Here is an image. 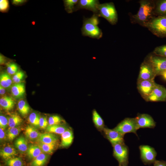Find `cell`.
Masks as SVG:
<instances>
[{
    "label": "cell",
    "mask_w": 166,
    "mask_h": 166,
    "mask_svg": "<svg viewBox=\"0 0 166 166\" xmlns=\"http://www.w3.org/2000/svg\"><path fill=\"white\" fill-rule=\"evenodd\" d=\"M139 2V10L136 14L132 15L131 20L132 23L145 27L150 21L156 17L155 13L156 1L141 0Z\"/></svg>",
    "instance_id": "cell-1"
},
{
    "label": "cell",
    "mask_w": 166,
    "mask_h": 166,
    "mask_svg": "<svg viewBox=\"0 0 166 166\" xmlns=\"http://www.w3.org/2000/svg\"><path fill=\"white\" fill-rule=\"evenodd\" d=\"M152 34L160 38L166 37V16H156L150 21L145 27Z\"/></svg>",
    "instance_id": "cell-2"
},
{
    "label": "cell",
    "mask_w": 166,
    "mask_h": 166,
    "mask_svg": "<svg viewBox=\"0 0 166 166\" xmlns=\"http://www.w3.org/2000/svg\"><path fill=\"white\" fill-rule=\"evenodd\" d=\"M98 15L105 19L110 24L114 25L118 21V15L113 2L100 4L98 6Z\"/></svg>",
    "instance_id": "cell-3"
},
{
    "label": "cell",
    "mask_w": 166,
    "mask_h": 166,
    "mask_svg": "<svg viewBox=\"0 0 166 166\" xmlns=\"http://www.w3.org/2000/svg\"><path fill=\"white\" fill-rule=\"evenodd\" d=\"M152 69L156 76L161 75L166 71V58L152 53L148 54L144 61Z\"/></svg>",
    "instance_id": "cell-4"
},
{
    "label": "cell",
    "mask_w": 166,
    "mask_h": 166,
    "mask_svg": "<svg viewBox=\"0 0 166 166\" xmlns=\"http://www.w3.org/2000/svg\"><path fill=\"white\" fill-rule=\"evenodd\" d=\"M113 156L119 165L128 166V148L124 143H118L112 145Z\"/></svg>",
    "instance_id": "cell-5"
},
{
    "label": "cell",
    "mask_w": 166,
    "mask_h": 166,
    "mask_svg": "<svg viewBox=\"0 0 166 166\" xmlns=\"http://www.w3.org/2000/svg\"><path fill=\"white\" fill-rule=\"evenodd\" d=\"M82 34L92 38L99 39L102 36L101 30L98 27L91 23L88 18H85L81 29Z\"/></svg>",
    "instance_id": "cell-6"
},
{
    "label": "cell",
    "mask_w": 166,
    "mask_h": 166,
    "mask_svg": "<svg viewBox=\"0 0 166 166\" xmlns=\"http://www.w3.org/2000/svg\"><path fill=\"white\" fill-rule=\"evenodd\" d=\"M113 129L123 136L128 133H133L137 135L138 129L134 118H125Z\"/></svg>",
    "instance_id": "cell-7"
},
{
    "label": "cell",
    "mask_w": 166,
    "mask_h": 166,
    "mask_svg": "<svg viewBox=\"0 0 166 166\" xmlns=\"http://www.w3.org/2000/svg\"><path fill=\"white\" fill-rule=\"evenodd\" d=\"M139 148L140 151V158L145 165H150L156 160L157 152L155 149L148 145H140Z\"/></svg>",
    "instance_id": "cell-8"
},
{
    "label": "cell",
    "mask_w": 166,
    "mask_h": 166,
    "mask_svg": "<svg viewBox=\"0 0 166 166\" xmlns=\"http://www.w3.org/2000/svg\"><path fill=\"white\" fill-rule=\"evenodd\" d=\"M156 84L154 80L137 81V89L145 100L152 93Z\"/></svg>",
    "instance_id": "cell-9"
},
{
    "label": "cell",
    "mask_w": 166,
    "mask_h": 166,
    "mask_svg": "<svg viewBox=\"0 0 166 166\" xmlns=\"http://www.w3.org/2000/svg\"><path fill=\"white\" fill-rule=\"evenodd\" d=\"M134 118L138 130L140 128H154L156 126V122L148 114H139Z\"/></svg>",
    "instance_id": "cell-10"
},
{
    "label": "cell",
    "mask_w": 166,
    "mask_h": 166,
    "mask_svg": "<svg viewBox=\"0 0 166 166\" xmlns=\"http://www.w3.org/2000/svg\"><path fill=\"white\" fill-rule=\"evenodd\" d=\"M166 99V88L156 84L152 93L146 99L148 101H164Z\"/></svg>",
    "instance_id": "cell-11"
},
{
    "label": "cell",
    "mask_w": 166,
    "mask_h": 166,
    "mask_svg": "<svg viewBox=\"0 0 166 166\" xmlns=\"http://www.w3.org/2000/svg\"><path fill=\"white\" fill-rule=\"evenodd\" d=\"M99 4L98 0H79L75 6L74 11L84 9L92 11L94 14H98V6Z\"/></svg>",
    "instance_id": "cell-12"
},
{
    "label": "cell",
    "mask_w": 166,
    "mask_h": 166,
    "mask_svg": "<svg viewBox=\"0 0 166 166\" xmlns=\"http://www.w3.org/2000/svg\"><path fill=\"white\" fill-rule=\"evenodd\" d=\"M156 76L151 67L144 61L140 66L137 81L154 80Z\"/></svg>",
    "instance_id": "cell-13"
},
{
    "label": "cell",
    "mask_w": 166,
    "mask_h": 166,
    "mask_svg": "<svg viewBox=\"0 0 166 166\" xmlns=\"http://www.w3.org/2000/svg\"><path fill=\"white\" fill-rule=\"evenodd\" d=\"M103 131L106 137L112 145L117 143H124V136L114 129L105 127Z\"/></svg>",
    "instance_id": "cell-14"
},
{
    "label": "cell",
    "mask_w": 166,
    "mask_h": 166,
    "mask_svg": "<svg viewBox=\"0 0 166 166\" xmlns=\"http://www.w3.org/2000/svg\"><path fill=\"white\" fill-rule=\"evenodd\" d=\"M73 139V131L68 129L61 135V146L62 147H67L72 143Z\"/></svg>",
    "instance_id": "cell-15"
},
{
    "label": "cell",
    "mask_w": 166,
    "mask_h": 166,
    "mask_svg": "<svg viewBox=\"0 0 166 166\" xmlns=\"http://www.w3.org/2000/svg\"><path fill=\"white\" fill-rule=\"evenodd\" d=\"M17 154L16 149L10 145L6 146L0 150V156L6 160L14 157Z\"/></svg>",
    "instance_id": "cell-16"
},
{
    "label": "cell",
    "mask_w": 166,
    "mask_h": 166,
    "mask_svg": "<svg viewBox=\"0 0 166 166\" xmlns=\"http://www.w3.org/2000/svg\"><path fill=\"white\" fill-rule=\"evenodd\" d=\"M24 133L26 137L31 140H38L41 134L36 128L31 125H28L26 127Z\"/></svg>",
    "instance_id": "cell-17"
},
{
    "label": "cell",
    "mask_w": 166,
    "mask_h": 166,
    "mask_svg": "<svg viewBox=\"0 0 166 166\" xmlns=\"http://www.w3.org/2000/svg\"><path fill=\"white\" fill-rule=\"evenodd\" d=\"M39 142L47 144L58 143V136L54 133L48 132L41 133L38 139Z\"/></svg>",
    "instance_id": "cell-18"
},
{
    "label": "cell",
    "mask_w": 166,
    "mask_h": 166,
    "mask_svg": "<svg viewBox=\"0 0 166 166\" xmlns=\"http://www.w3.org/2000/svg\"><path fill=\"white\" fill-rule=\"evenodd\" d=\"M11 92L13 96L16 98H20L25 93V86L23 83H15L11 87Z\"/></svg>",
    "instance_id": "cell-19"
},
{
    "label": "cell",
    "mask_w": 166,
    "mask_h": 166,
    "mask_svg": "<svg viewBox=\"0 0 166 166\" xmlns=\"http://www.w3.org/2000/svg\"><path fill=\"white\" fill-rule=\"evenodd\" d=\"M155 13L156 16H166V0L156 1Z\"/></svg>",
    "instance_id": "cell-20"
},
{
    "label": "cell",
    "mask_w": 166,
    "mask_h": 166,
    "mask_svg": "<svg viewBox=\"0 0 166 166\" xmlns=\"http://www.w3.org/2000/svg\"><path fill=\"white\" fill-rule=\"evenodd\" d=\"M0 105L6 111L12 109L15 105L14 100L9 96H3L0 99Z\"/></svg>",
    "instance_id": "cell-21"
},
{
    "label": "cell",
    "mask_w": 166,
    "mask_h": 166,
    "mask_svg": "<svg viewBox=\"0 0 166 166\" xmlns=\"http://www.w3.org/2000/svg\"><path fill=\"white\" fill-rule=\"evenodd\" d=\"M49 158L48 154L42 152L34 159L31 162L30 166H43L47 162Z\"/></svg>",
    "instance_id": "cell-22"
},
{
    "label": "cell",
    "mask_w": 166,
    "mask_h": 166,
    "mask_svg": "<svg viewBox=\"0 0 166 166\" xmlns=\"http://www.w3.org/2000/svg\"><path fill=\"white\" fill-rule=\"evenodd\" d=\"M68 127L61 124L48 125L46 128L49 132L61 135L69 129Z\"/></svg>",
    "instance_id": "cell-23"
},
{
    "label": "cell",
    "mask_w": 166,
    "mask_h": 166,
    "mask_svg": "<svg viewBox=\"0 0 166 166\" xmlns=\"http://www.w3.org/2000/svg\"><path fill=\"white\" fill-rule=\"evenodd\" d=\"M58 143L47 144L39 141L38 145L43 153L51 154L57 147Z\"/></svg>",
    "instance_id": "cell-24"
},
{
    "label": "cell",
    "mask_w": 166,
    "mask_h": 166,
    "mask_svg": "<svg viewBox=\"0 0 166 166\" xmlns=\"http://www.w3.org/2000/svg\"><path fill=\"white\" fill-rule=\"evenodd\" d=\"M92 119L96 127L100 130H103L105 128L104 121L95 109L92 112Z\"/></svg>",
    "instance_id": "cell-25"
},
{
    "label": "cell",
    "mask_w": 166,
    "mask_h": 166,
    "mask_svg": "<svg viewBox=\"0 0 166 166\" xmlns=\"http://www.w3.org/2000/svg\"><path fill=\"white\" fill-rule=\"evenodd\" d=\"M14 145L22 153L27 152L28 148L27 140L22 136H20L14 142Z\"/></svg>",
    "instance_id": "cell-26"
},
{
    "label": "cell",
    "mask_w": 166,
    "mask_h": 166,
    "mask_svg": "<svg viewBox=\"0 0 166 166\" xmlns=\"http://www.w3.org/2000/svg\"><path fill=\"white\" fill-rule=\"evenodd\" d=\"M12 80L10 75L7 72H3L2 73L0 76V84L2 87L5 88L10 87L12 83Z\"/></svg>",
    "instance_id": "cell-27"
},
{
    "label": "cell",
    "mask_w": 166,
    "mask_h": 166,
    "mask_svg": "<svg viewBox=\"0 0 166 166\" xmlns=\"http://www.w3.org/2000/svg\"><path fill=\"white\" fill-rule=\"evenodd\" d=\"M43 152L38 145H30L27 151V155L30 159H34Z\"/></svg>",
    "instance_id": "cell-28"
},
{
    "label": "cell",
    "mask_w": 166,
    "mask_h": 166,
    "mask_svg": "<svg viewBox=\"0 0 166 166\" xmlns=\"http://www.w3.org/2000/svg\"><path fill=\"white\" fill-rule=\"evenodd\" d=\"M8 126L9 127H18L21 124L22 122V119L17 114L11 115L8 119Z\"/></svg>",
    "instance_id": "cell-29"
},
{
    "label": "cell",
    "mask_w": 166,
    "mask_h": 166,
    "mask_svg": "<svg viewBox=\"0 0 166 166\" xmlns=\"http://www.w3.org/2000/svg\"><path fill=\"white\" fill-rule=\"evenodd\" d=\"M21 130L18 127H9L6 132L7 139L10 141L13 140L19 134Z\"/></svg>",
    "instance_id": "cell-30"
},
{
    "label": "cell",
    "mask_w": 166,
    "mask_h": 166,
    "mask_svg": "<svg viewBox=\"0 0 166 166\" xmlns=\"http://www.w3.org/2000/svg\"><path fill=\"white\" fill-rule=\"evenodd\" d=\"M65 10L69 14L74 11L75 6L78 0H64L63 1Z\"/></svg>",
    "instance_id": "cell-31"
},
{
    "label": "cell",
    "mask_w": 166,
    "mask_h": 166,
    "mask_svg": "<svg viewBox=\"0 0 166 166\" xmlns=\"http://www.w3.org/2000/svg\"><path fill=\"white\" fill-rule=\"evenodd\" d=\"M18 108L20 113L23 115H27L30 111L29 106L23 100H21L18 102Z\"/></svg>",
    "instance_id": "cell-32"
},
{
    "label": "cell",
    "mask_w": 166,
    "mask_h": 166,
    "mask_svg": "<svg viewBox=\"0 0 166 166\" xmlns=\"http://www.w3.org/2000/svg\"><path fill=\"white\" fill-rule=\"evenodd\" d=\"M40 118L39 115L37 113L33 112L30 115L28 118V121L31 125L34 127H39V123Z\"/></svg>",
    "instance_id": "cell-33"
},
{
    "label": "cell",
    "mask_w": 166,
    "mask_h": 166,
    "mask_svg": "<svg viewBox=\"0 0 166 166\" xmlns=\"http://www.w3.org/2000/svg\"><path fill=\"white\" fill-rule=\"evenodd\" d=\"M7 166H23L22 159L18 157H14L6 160Z\"/></svg>",
    "instance_id": "cell-34"
},
{
    "label": "cell",
    "mask_w": 166,
    "mask_h": 166,
    "mask_svg": "<svg viewBox=\"0 0 166 166\" xmlns=\"http://www.w3.org/2000/svg\"><path fill=\"white\" fill-rule=\"evenodd\" d=\"M152 53L156 55L166 58V44L156 47Z\"/></svg>",
    "instance_id": "cell-35"
},
{
    "label": "cell",
    "mask_w": 166,
    "mask_h": 166,
    "mask_svg": "<svg viewBox=\"0 0 166 166\" xmlns=\"http://www.w3.org/2000/svg\"><path fill=\"white\" fill-rule=\"evenodd\" d=\"M7 72L10 75H14L18 71L17 65L14 62H10L6 64Z\"/></svg>",
    "instance_id": "cell-36"
},
{
    "label": "cell",
    "mask_w": 166,
    "mask_h": 166,
    "mask_svg": "<svg viewBox=\"0 0 166 166\" xmlns=\"http://www.w3.org/2000/svg\"><path fill=\"white\" fill-rule=\"evenodd\" d=\"M49 125L61 124L64 122V120L59 116L53 115L49 117L48 119Z\"/></svg>",
    "instance_id": "cell-37"
},
{
    "label": "cell",
    "mask_w": 166,
    "mask_h": 166,
    "mask_svg": "<svg viewBox=\"0 0 166 166\" xmlns=\"http://www.w3.org/2000/svg\"><path fill=\"white\" fill-rule=\"evenodd\" d=\"M24 76V73L21 70H19L13 76L12 78V81L15 83H20Z\"/></svg>",
    "instance_id": "cell-38"
},
{
    "label": "cell",
    "mask_w": 166,
    "mask_h": 166,
    "mask_svg": "<svg viewBox=\"0 0 166 166\" xmlns=\"http://www.w3.org/2000/svg\"><path fill=\"white\" fill-rule=\"evenodd\" d=\"M9 8V2L7 0L0 1V11L3 13L7 12Z\"/></svg>",
    "instance_id": "cell-39"
},
{
    "label": "cell",
    "mask_w": 166,
    "mask_h": 166,
    "mask_svg": "<svg viewBox=\"0 0 166 166\" xmlns=\"http://www.w3.org/2000/svg\"><path fill=\"white\" fill-rule=\"evenodd\" d=\"M8 126V120L7 118L2 115L0 116V127L5 129Z\"/></svg>",
    "instance_id": "cell-40"
},
{
    "label": "cell",
    "mask_w": 166,
    "mask_h": 166,
    "mask_svg": "<svg viewBox=\"0 0 166 166\" xmlns=\"http://www.w3.org/2000/svg\"><path fill=\"white\" fill-rule=\"evenodd\" d=\"M48 121L45 117H40L39 120V128L42 129L46 128L48 126Z\"/></svg>",
    "instance_id": "cell-41"
},
{
    "label": "cell",
    "mask_w": 166,
    "mask_h": 166,
    "mask_svg": "<svg viewBox=\"0 0 166 166\" xmlns=\"http://www.w3.org/2000/svg\"><path fill=\"white\" fill-rule=\"evenodd\" d=\"M99 16L98 14H93L92 16L90 18H88L89 21L95 25L97 26L99 23Z\"/></svg>",
    "instance_id": "cell-42"
},
{
    "label": "cell",
    "mask_w": 166,
    "mask_h": 166,
    "mask_svg": "<svg viewBox=\"0 0 166 166\" xmlns=\"http://www.w3.org/2000/svg\"><path fill=\"white\" fill-rule=\"evenodd\" d=\"M27 1L25 0H13L11 1V2L14 6H20L25 4Z\"/></svg>",
    "instance_id": "cell-43"
},
{
    "label": "cell",
    "mask_w": 166,
    "mask_h": 166,
    "mask_svg": "<svg viewBox=\"0 0 166 166\" xmlns=\"http://www.w3.org/2000/svg\"><path fill=\"white\" fill-rule=\"evenodd\" d=\"M4 129L0 128V139L1 141L4 140L6 138V133Z\"/></svg>",
    "instance_id": "cell-44"
},
{
    "label": "cell",
    "mask_w": 166,
    "mask_h": 166,
    "mask_svg": "<svg viewBox=\"0 0 166 166\" xmlns=\"http://www.w3.org/2000/svg\"><path fill=\"white\" fill-rule=\"evenodd\" d=\"M153 164V166H166V161L156 160Z\"/></svg>",
    "instance_id": "cell-45"
},
{
    "label": "cell",
    "mask_w": 166,
    "mask_h": 166,
    "mask_svg": "<svg viewBox=\"0 0 166 166\" xmlns=\"http://www.w3.org/2000/svg\"><path fill=\"white\" fill-rule=\"evenodd\" d=\"M6 58L2 54H0V64L1 65H2L6 63Z\"/></svg>",
    "instance_id": "cell-46"
},
{
    "label": "cell",
    "mask_w": 166,
    "mask_h": 166,
    "mask_svg": "<svg viewBox=\"0 0 166 166\" xmlns=\"http://www.w3.org/2000/svg\"><path fill=\"white\" fill-rule=\"evenodd\" d=\"M6 90L5 88L0 85V94L1 95H3L6 93Z\"/></svg>",
    "instance_id": "cell-47"
},
{
    "label": "cell",
    "mask_w": 166,
    "mask_h": 166,
    "mask_svg": "<svg viewBox=\"0 0 166 166\" xmlns=\"http://www.w3.org/2000/svg\"><path fill=\"white\" fill-rule=\"evenodd\" d=\"M161 76H162L163 78L166 80V71L164 72Z\"/></svg>",
    "instance_id": "cell-48"
},
{
    "label": "cell",
    "mask_w": 166,
    "mask_h": 166,
    "mask_svg": "<svg viewBox=\"0 0 166 166\" xmlns=\"http://www.w3.org/2000/svg\"><path fill=\"white\" fill-rule=\"evenodd\" d=\"M119 166H123V165H119Z\"/></svg>",
    "instance_id": "cell-49"
},
{
    "label": "cell",
    "mask_w": 166,
    "mask_h": 166,
    "mask_svg": "<svg viewBox=\"0 0 166 166\" xmlns=\"http://www.w3.org/2000/svg\"><path fill=\"white\" fill-rule=\"evenodd\" d=\"M165 101H166V99Z\"/></svg>",
    "instance_id": "cell-50"
}]
</instances>
